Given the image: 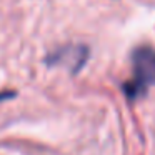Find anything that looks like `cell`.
Segmentation results:
<instances>
[{
  "instance_id": "obj_2",
  "label": "cell",
  "mask_w": 155,
  "mask_h": 155,
  "mask_svg": "<svg viewBox=\"0 0 155 155\" xmlns=\"http://www.w3.org/2000/svg\"><path fill=\"white\" fill-rule=\"evenodd\" d=\"M87 58L88 48L85 45H67V47H62L48 55L45 58V64L50 65V67L52 65H65L74 74H78L85 65Z\"/></svg>"
},
{
  "instance_id": "obj_3",
  "label": "cell",
  "mask_w": 155,
  "mask_h": 155,
  "mask_svg": "<svg viewBox=\"0 0 155 155\" xmlns=\"http://www.w3.org/2000/svg\"><path fill=\"white\" fill-rule=\"evenodd\" d=\"M17 97V92L14 90H4L0 92V102H5V100H12V98Z\"/></svg>"
},
{
  "instance_id": "obj_1",
  "label": "cell",
  "mask_w": 155,
  "mask_h": 155,
  "mask_svg": "<svg viewBox=\"0 0 155 155\" xmlns=\"http://www.w3.org/2000/svg\"><path fill=\"white\" fill-rule=\"evenodd\" d=\"M134 80L124 85V92L128 100L143 97L147 87L155 84V50L150 47H140L132 54Z\"/></svg>"
}]
</instances>
